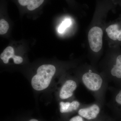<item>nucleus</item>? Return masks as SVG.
Masks as SVG:
<instances>
[{
  "mask_svg": "<svg viewBox=\"0 0 121 121\" xmlns=\"http://www.w3.org/2000/svg\"><path fill=\"white\" fill-rule=\"evenodd\" d=\"M95 121H105L104 120V118H99V117L97 120H95Z\"/></svg>",
  "mask_w": 121,
  "mask_h": 121,
  "instance_id": "obj_15",
  "label": "nucleus"
},
{
  "mask_svg": "<svg viewBox=\"0 0 121 121\" xmlns=\"http://www.w3.org/2000/svg\"><path fill=\"white\" fill-rule=\"evenodd\" d=\"M0 57L5 64H8L10 58L13 59V62L16 64H20L23 61L22 57L15 55L13 48L10 46L8 47L4 50L1 54Z\"/></svg>",
  "mask_w": 121,
  "mask_h": 121,
  "instance_id": "obj_8",
  "label": "nucleus"
},
{
  "mask_svg": "<svg viewBox=\"0 0 121 121\" xmlns=\"http://www.w3.org/2000/svg\"><path fill=\"white\" fill-rule=\"evenodd\" d=\"M103 31L98 27H93L89 31L88 35V40L91 50L95 53L101 51L103 45Z\"/></svg>",
  "mask_w": 121,
  "mask_h": 121,
  "instance_id": "obj_5",
  "label": "nucleus"
},
{
  "mask_svg": "<svg viewBox=\"0 0 121 121\" xmlns=\"http://www.w3.org/2000/svg\"><path fill=\"white\" fill-rule=\"evenodd\" d=\"M29 121H38L37 120L35 119H31Z\"/></svg>",
  "mask_w": 121,
  "mask_h": 121,
  "instance_id": "obj_16",
  "label": "nucleus"
},
{
  "mask_svg": "<svg viewBox=\"0 0 121 121\" xmlns=\"http://www.w3.org/2000/svg\"><path fill=\"white\" fill-rule=\"evenodd\" d=\"M9 26L8 23L4 19L0 20V35H4L7 33Z\"/></svg>",
  "mask_w": 121,
  "mask_h": 121,
  "instance_id": "obj_13",
  "label": "nucleus"
},
{
  "mask_svg": "<svg viewBox=\"0 0 121 121\" xmlns=\"http://www.w3.org/2000/svg\"><path fill=\"white\" fill-rule=\"evenodd\" d=\"M104 105L95 101L88 105L83 104L78 110L79 115L88 121H95L99 117Z\"/></svg>",
  "mask_w": 121,
  "mask_h": 121,
  "instance_id": "obj_3",
  "label": "nucleus"
},
{
  "mask_svg": "<svg viewBox=\"0 0 121 121\" xmlns=\"http://www.w3.org/2000/svg\"><path fill=\"white\" fill-rule=\"evenodd\" d=\"M78 79H69L64 82L60 91L59 96L60 99H67L72 97L74 91L78 87L80 82Z\"/></svg>",
  "mask_w": 121,
  "mask_h": 121,
  "instance_id": "obj_6",
  "label": "nucleus"
},
{
  "mask_svg": "<svg viewBox=\"0 0 121 121\" xmlns=\"http://www.w3.org/2000/svg\"><path fill=\"white\" fill-rule=\"evenodd\" d=\"M106 32L110 39L121 41V30H119L118 25H111L106 28Z\"/></svg>",
  "mask_w": 121,
  "mask_h": 121,
  "instance_id": "obj_10",
  "label": "nucleus"
},
{
  "mask_svg": "<svg viewBox=\"0 0 121 121\" xmlns=\"http://www.w3.org/2000/svg\"><path fill=\"white\" fill-rule=\"evenodd\" d=\"M112 96L108 105L114 109L121 108V87L112 91Z\"/></svg>",
  "mask_w": 121,
  "mask_h": 121,
  "instance_id": "obj_11",
  "label": "nucleus"
},
{
  "mask_svg": "<svg viewBox=\"0 0 121 121\" xmlns=\"http://www.w3.org/2000/svg\"><path fill=\"white\" fill-rule=\"evenodd\" d=\"M44 0H17L20 5L27 7L30 11H34L43 4Z\"/></svg>",
  "mask_w": 121,
  "mask_h": 121,
  "instance_id": "obj_9",
  "label": "nucleus"
},
{
  "mask_svg": "<svg viewBox=\"0 0 121 121\" xmlns=\"http://www.w3.org/2000/svg\"><path fill=\"white\" fill-rule=\"evenodd\" d=\"M71 20L70 19L66 18L59 26L58 28V32L60 33H62L64 32L66 29L71 25Z\"/></svg>",
  "mask_w": 121,
  "mask_h": 121,
  "instance_id": "obj_12",
  "label": "nucleus"
},
{
  "mask_svg": "<svg viewBox=\"0 0 121 121\" xmlns=\"http://www.w3.org/2000/svg\"><path fill=\"white\" fill-rule=\"evenodd\" d=\"M83 104L77 100H73L71 102H60L59 104L60 112L68 113L78 111Z\"/></svg>",
  "mask_w": 121,
  "mask_h": 121,
  "instance_id": "obj_7",
  "label": "nucleus"
},
{
  "mask_svg": "<svg viewBox=\"0 0 121 121\" xmlns=\"http://www.w3.org/2000/svg\"><path fill=\"white\" fill-rule=\"evenodd\" d=\"M56 71L55 66L50 64L43 65L39 67L37 74L31 80V85L34 90L41 91L47 88Z\"/></svg>",
  "mask_w": 121,
  "mask_h": 121,
  "instance_id": "obj_2",
  "label": "nucleus"
},
{
  "mask_svg": "<svg viewBox=\"0 0 121 121\" xmlns=\"http://www.w3.org/2000/svg\"><path fill=\"white\" fill-rule=\"evenodd\" d=\"M69 121H88L84 119L82 117L79 115H76L72 117L69 120Z\"/></svg>",
  "mask_w": 121,
  "mask_h": 121,
  "instance_id": "obj_14",
  "label": "nucleus"
},
{
  "mask_svg": "<svg viewBox=\"0 0 121 121\" xmlns=\"http://www.w3.org/2000/svg\"><path fill=\"white\" fill-rule=\"evenodd\" d=\"M80 82L93 94L95 101L104 105L109 81L102 73L91 68L82 69L77 75Z\"/></svg>",
  "mask_w": 121,
  "mask_h": 121,
  "instance_id": "obj_1",
  "label": "nucleus"
},
{
  "mask_svg": "<svg viewBox=\"0 0 121 121\" xmlns=\"http://www.w3.org/2000/svg\"><path fill=\"white\" fill-rule=\"evenodd\" d=\"M112 64L102 72L108 81L121 84V55L117 56Z\"/></svg>",
  "mask_w": 121,
  "mask_h": 121,
  "instance_id": "obj_4",
  "label": "nucleus"
}]
</instances>
